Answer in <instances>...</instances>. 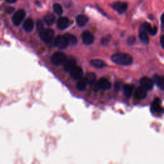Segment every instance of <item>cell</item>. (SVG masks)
<instances>
[{"mask_svg": "<svg viewBox=\"0 0 164 164\" xmlns=\"http://www.w3.org/2000/svg\"><path fill=\"white\" fill-rule=\"evenodd\" d=\"M26 12L24 10H19L15 13L12 17L13 23L15 26H19L25 19Z\"/></svg>", "mask_w": 164, "mask_h": 164, "instance_id": "4", "label": "cell"}, {"mask_svg": "<svg viewBox=\"0 0 164 164\" xmlns=\"http://www.w3.org/2000/svg\"><path fill=\"white\" fill-rule=\"evenodd\" d=\"M76 21H77V25L79 26H84L87 23L89 18L85 15H79L77 17Z\"/></svg>", "mask_w": 164, "mask_h": 164, "instance_id": "18", "label": "cell"}, {"mask_svg": "<svg viewBox=\"0 0 164 164\" xmlns=\"http://www.w3.org/2000/svg\"><path fill=\"white\" fill-rule=\"evenodd\" d=\"M139 39L141 42L144 44H148L149 43V37L148 36L147 33L144 31H140L139 33Z\"/></svg>", "mask_w": 164, "mask_h": 164, "instance_id": "21", "label": "cell"}, {"mask_svg": "<svg viewBox=\"0 0 164 164\" xmlns=\"http://www.w3.org/2000/svg\"><path fill=\"white\" fill-rule=\"evenodd\" d=\"M112 8L119 14H123L127 10L128 3L126 2H118L112 5Z\"/></svg>", "mask_w": 164, "mask_h": 164, "instance_id": "8", "label": "cell"}, {"mask_svg": "<svg viewBox=\"0 0 164 164\" xmlns=\"http://www.w3.org/2000/svg\"><path fill=\"white\" fill-rule=\"evenodd\" d=\"M67 59L65 54L61 52L55 53L51 57V62L55 66H60L63 65Z\"/></svg>", "mask_w": 164, "mask_h": 164, "instance_id": "2", "label": "cell"}, {"mask_svg": "<svg viewBox=\"0 0 164 164\" xmlns=\"http://www.w3.org/2000/svg\"><path fill=\"white\" fill-rule=\"evenodd\" d=\"M97 86L102 90L104 91H108L110 89L111 87H112V84L110 82L105 78H101L99 80L97 84Z\"/></svg>", "mask_w": 164, "mask_h": 164, "instance_id": "11", "label": "cell"}, {"mask_svg": "<svg viewBox=\"0 0 164 164\" xmlns=\"http://www.w3.org/2000/svg\"><path fill=\"white\" fill-rule=\"evenodd\" d=\"M81 37L83 43L86 45L92 44L94 42V40L93 35L89 31L87 30L85 31L83 33H82Z\"/></svg>", "mask_w": 164, "mask_h": 164, "instance_id": "10", "label": "cell"}, {"mask_svg": "<svg viewBox=\"0 0 164 164\" xmlns=\"http://www.w3.org/2000/svg\"><path fill=\"white\" fill-rule=\"evenodd\" d=\"M71 76L72 78L76 80H78L83 77V69H82L80 67L76 66L71 71Z\"/></svg>", "mask_w": 164, "mask_h": 164, "instance_id": "9", "label": "cell"}, {"mask_svg": "<svg viewBox=\"0 0 164 164\" xmlns=\"http://www.w3.org/2000/svg\"><path fill=\"white\" fill-rule=\"evenodd\" d=\"M156 33H157V28H156V26L151 27V30H150L149 33L150 35H151V36H155V35L156 34Z\"/></svg>", "mask_w": 164, "mask_h": 164, "instance_id": "30", "label": "cell"}, {"mask_svg": "<svg viewBox=\"0 0 164 164\" xmlns=\"http://www.w3.org/2000/svg\"><path fill=\"white\" fill-rule=\"evenodd\" d=\"M14 9L13 8H12V7H10V8H9L8 9H7V11H8V12L9 13H11L12 12V11H14Z\"/></svg>", "mask_w": 164, "mask_h": 164, "instance_id": "33", "label": "cell"}, {"mask_svg": "<svg viewBox=\"0 0 164 164\" xmlns=\"http://www.w3.org/2000/svg\"><path fill=\"white\" fill-rule=\"evenodd\" d=\"M90 63L91 66L98 69H101L106 66L105 62L100 59H92L91 60Z\"/></svg>", "mask_w": 164, "mask_h": 164, "instance_id": "16", "label": "cell"}, {"mask_svg": "<svg viewBox=\"0 0 164 164\" xmlns=\"http://www.w3.org/2000/svg\"><path fill=\"white\" fill-rule=\"evenodd\" d=\"M63 65L65 71L70 73V71L77 66V63H76V60L74 58H73V57H70L69 58H67L66 62H64Z\"/></svg>", "mask_w": 164, "mask_h": 164, "instance_id": "7", "label": "cell"}, {"mask_svg": "<svg viewBox=\"0 0 164 164\" xmlns=\"http://www.w3.org/2000/svg\"><path fill=\"white\" fill-rule=\"evenodd\" d=\"M40 38L42 39L44 43H49L52 40L54 36V31L51 29H44L39 31Z\"/></svg>", "mask_w": 164, "mask_h": 164, "instance_id": "3", "label": "cell"}, {"mask_svg": "<svg viewBox=\"0 0 164 164\" xmlns=\"http://www.w3.org/2000/svg\"><path fill=\"white\" fill-rule=\"evenodd\" d=\"M85 78L87 82L88 85H93L95 84V82L96 81V76L95 74H94L92 73H89L87 74Z\"/></svg>", "mask_w": 164, "mask_h": 164, "instance_id": "19", "label": "cell"}, {"mask_svg": "<svg viewBox=\"0 0 164 164\" xmlns=\"http://www.w3.org/2000/svg\"><path fill=\"white\" fill-rule=\"evenodd\" d=\"M140 84L141 87L147 91H151L153 88V81L148 77H143L140 79Z\"/></svg>", "mask_w": 164, "mask_h": 164, "instance_id": "6", "label": "cell"}, {"mask_svg": "<svg viewBox=\"0 0 164 164\" xmlns=\"http://www.w3.org/2000/svg\"><path fill=\"white\" fill-rule=\"evenodd\" d=\"M55 44L60 49H65L69 44L64 36H58L55 40Z\"/></svg>", "mask_w": 164, "mask_h": 164, "instance_id": "5", "label": "cell"}, {"mask_svg": "<svg viewBox=\"0 0 164 164\" xmlns=\"http://www.w3.org/2000/svg\"><path fill=\"white\" fill-rule=\"evenodd\" d=\"M110 39H111L110 36H106L105 37H104L103 39H102V40H101V44L103 46H107L109 43Z\"/></svg>", "mask_w": 164, "mask_h": 164, "instance_id": "26", "label": "cell"}, {"mask_svg": "<svg viewBox=\"0 0 164 164\" xmlns=\"http://www.w3.org/2000/svg\"><path fill=\"white\" fill-rule=\"evenodd\" d=\"M161 100L159 98H156L151 105V111L154 113H160L162 112V108L160 106Z\"/></svg>", "mask_w": 164, "mask_h": 164, "instance_id": "14", "label": "cell"}, {"mask_svg": "<svg viewBox=\"0 0 164 164\" xmlns=\"http://www.w3.org/2000/svg\"><path fill=\"white\" fill-rule=\"evenodd\" d=\"M135 37L133 36H131L128 39V44L130 46L133 45L135 43Z\"/></svg>", "mask_w": 164, "mask_h": 164, "instance_id": "28", "label": "cell"}, {"mask_svg": "<svg viewBox=\"0 0 164 164\" xmlns=\"http://www.w3.org/2000/svg\"><path fill=\"white\" fill-rule=\"evenodd\" d=\"M111 60L114 63L121 66H129L133 62V58L126 53H117L112 56Z\"/></svg>", "mask_w": 164, "mask_h": 164, "instance_id": "1", "label": "cell"}, {"mask_svg": "<svg viewBox=\"0 0 164 164\" xmlns=\"http://www.w3.org/2000/svg\"><path fill=\"white\" fill-rule=\"evenodd\" d=\"M64 37H66L67 43L71 45H77L78 43V39L73 35L69 34V33H66L64 35Z\"/></svg>", "mask_w": 164, "mask_h": 164, "instance_id": "20", "label": "cell"}, {"mask_svg": "<svg viewBox=\"0 0 164 164\" xmlns=\"http://www.w3.org/2000/svg\"><path fill=\"white\" fill-rule=\"evenodd\" d=\"M53 10L55 11V12L58 15H60L63 14V9L60 4L55 3L53 5Z\"/></svg>", "mask_w": 164, "mask_h": 164, "instance_id": "25", "label": "cell"}, {"mask_svg": "<svg viewBox=\"0 0 164 164\" xmlns=\"http://www.w3.org/2000/svg\"><path fill=\"white\" fill-rule=\"evenodd\" d=\"M34 27V22L31 18L27 19L23 24V28L27 32H30L33 30Z\"/></svg>", "mask_w": 164, "mask_h": 164, "instance_id": "15", "label": "cell"}, {"mask_svg": "<svg viewBox=\"0 0 164 164\" xmlns=\"http://www.w3.org/2000/svg\"><path fill=\"white\" fill-rule=\"evenodd\" d=\"M37 30L38 31H40L41 30H43V29L44 28V25H43V22L41 21H37Z\"/></svg>", "mask_w": 164, "mask_h": 164, "instance_id": "27", "label": "cell"}, {"mask_svg": "<svg viewBox=\"0 0 164 164\" xmlns=\"http://www.w3.org/2000/svg\"><path fill=\"white\" fill-rule=\"evenodd\" d=\"M78 80L79 81H78V82L77 83V89L80 91H83L86 89L87 85H88L87 82L85 78H81Z\"/></svg>", "mask_w": 164, "mask_h": 164, "instance_id": "23", "label": "cell"}, {"mask_svg": "<svg viewBox=\"0 0 164 164\" xmlns=\"http://www.w3.org/2000/svg\"><path fill=\"white\" fill-rule=\"evenodd\" d=\"M5 1L9 3H15L17 0H5Z\"/></svg>", "mask_w": 164, "mask_h": 164, "instance_id": "32", "label": "cell"}, {"mask_svg": "<svg viewBox=\"0 0 164 164\" xmlns=\"http://www.w3.org/2000/svg\"><path fill=\"white\" fill-rule=\"evenodd\" d=\"M121 87H122V84L121 83H120V82H117L114 85V89L116 92H119L121 90Z\"/></svg>", "mask_w": 164, "mask_h": 164, "instance_id": "29", "label": "cell"}, {"mask_svg": "<svg viewBox=\"0 0 164 164\" xmlns=\"http://www.w3.org/2000/svg\"><path fill=\"white\" fill-rule=\"evenodd\" d=\"M147 90H145L142 87H138L135 92V97L137 99H142L147 96L148 92Z\"/></svg>", "mask_w": 164, "mask_h": 164, "instance_id": "13", "label": "cell"}, {"mask_svg": "<svg viewBox=\"0 0 164 164\" xmlns=\"http://www.w3.org/2000/svg\"><path fill=\"white\" fill-rule=\"evenodd\" d=\"M133 89L134 87L132 85H125L123 87V92H124L125 96L127 97H130L133 94Z\"/></svg>", "mask_w": 164, "mask_h": 164, "instance_id": "17", "label": "cell"}, {"mask_svg": "<svg viewBox=\"0 0 164 164\" xmlns=\"http://www.w3.org/2000/svg\"><path fill=\"white\" fill-rule=\"evenodd\" d=\"M44 22L46 23V25H48V26H51L52 25H53V23L55 22V17L53 14H48L44 17Z\"/></svg>", "mask_w": 164, "mask_h": 164, "instance_id": "22", "label": "cell"}, {"mask_svg": "<svg viewBox=\"0 0 164 164\" xmlns=\"http://www.w3.org/2000/svg\"><path fill=\"white\" fill-rule=\"evenodd\" d=\"M154 81L156 83V84L158 85L161 90H163L164 87V79L163 77H160V76H155L154 77Z\"/></svg>", "mask_w": 164, "mask_h": 164, "instance_id": "24", "label": "cell"}, {"mask_svg": "<svg viewBox=\"0 0 164 164\" xmlns=\"http://www.w3.org/2000/svg\"><path fill=\"white\" fill-rule=\"evenodd\" d=\"M69 20L65 17H60L57 21V26L60 30H65L69 26Z\"/></svg>", "mask_w": 164, "mask_h": 164, "instance_id": "12", "label": "cell"}, {"mask_svg": "<svg viewBox=\"0 0 164 164\" xmlns=\"http://www.w3.org/2000/svg\"><path fill=\"white\" fill-rule=\"evenodd\" d=\"M163 36H162V37H160V44H161V46H162V48H164V45H163Z\"/></svg>", "mask_w": 164, "mask_h": 164, "instance_id": "31", "label": "cell"}]
</instances>
